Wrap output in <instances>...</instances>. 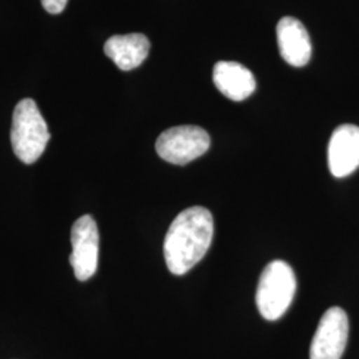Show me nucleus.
I'll return each mask as SVG.
<instances>
[{
	"mask_svg": "<svg viewBox=\"0 0 359 359\" xmlns=\"http://www.w3.org/2000/svg\"><path fill=\"white\" fill-rule=\"evenodd\" d=\"M213 233V217L206 208L192 206L181 212L170 224L164 241L169 271L182 276L194 268L210 248Z\"/></svg>",
	"mask_w": 359,
	"mask_h": 359,
	"instance_id": "f257e3e1",
	"label": "nucleus"
},
{
	"mask_svg": "<svg viewBox=\"0 0 359 359\" xmlns=\"http://www.w3.org/2000/svg\"><path fill=\"white\" fill-rule=\"evenodd\" d=\"M297 292V278L289 264L271 261L262 271L257 286L256 304L268 321H277L290 308Z\"/></svg>",
	"mask_w": 359,
	"mask_h": 359,
	"instance_id": "f03ea898",
	"label": "nucleus"
},
{
	"mask_svg": "<svg viewBox=\"0 0 359 359\" xmlns=\"http://www.w3.org/2000/svg\"><path fill=\"white\" fill-rule=\"evenodd\" d=\"M51 139L46 120L32 99L18 103L13 111L11 142L16 157L25 164H34L44 154Z\"/></svg>",
	"mask_w": 359,
	"mask_h": 359,
	"instance_id": "7ed1b4c3",
	"label": "nucleus"
},
{
	"mask_svg": "<svg viewBox=\"0 0 359 359\" xmlns=\"http://www.w3.org/2000/svg\"><path fill=\"white\" fill-rule=\"evenodd\" d=\"M210 137L205 129L196 126H180L163 132L157 142V154L170 164L185 165L205 154Z\"/></svg>",
	"mask_w": 359,
	"mask_h": 359,
	"instance_id": "20e7f679",
	"label": "nucleus"
},
{
	"mask_svg": "<svg viewBox=\"0 0 359 359\" xmlns=\"http://www.w3.org/2000/svg\"><path fill=\"white\" fill-rule=\"evenodd\" d=\"M348 318L345 310L330 308L322 316L311 341L310 359H341L346 348Z\"/></svg>",
	"mask_w": 359,
	"mask_h": 359,
	"instance_id": "39448f33",
	"label": "nucleus"
},
{
	"mask_svg": "<svg viewBox=\"0 0 359 359\" xmlns=\"http://www.w3.org/2000/svg\"><path fill=\"white\" fill-rule=\"evenodd\" d=\"M72 255L69 262L79 281H87L97 270L99 231L96 221L86 215L79 218L71 231Z\"/></svg>",
	"mask_w": 359,
	"mask_h": 359,
	"instance_id": "423d86ee",
	"label": "nucleus"
},
{
	"mask_svg": "<svg viewBox=\"0 0 359 359\" xmlns=\"http://www.w3.org/2000/svg\"><path fill=\"white\" fill-rule=\"evenodd\" d=\"M327 163L334 177L342 179L359 168V127L344 124L335 129L329 142Z\"/></svg>",
	"mask_w": 359,
	"mask_h": 359,
	"instance_id": "0eeeda50",
	"label": "nucleus"
},
{
	"mask_svg": "<svg viewBox=\"0 0 359 359\" xmlns=\"http://www.w3.org/2000/svg\"><path fill=\"white\" fill-rule=\"evenodd\" d=\"M277 43L287 65L304 67L311 57V41L305 26L295 18L285 16L277 25Z\"/></svg>",
	"mask_w": 359,
	"mask_h": 359,
	"instance_id": "6e6552de",
	"label": "nucleus"
},
{
	"mask_svg": "<svg viewBox=\"0 0 359 359\" xmlns=\"http://www.w3.org/2000/svg\"><path fill=\"white\" fill-rule=\"evenodd\" d=\"M217 90L233 102H243L256 90V79L250 69L237 62H218L213 68Z\"/></svg>",
	"mask_w": 359,
	"mask_h": 359,
	"instance_id": "1a4fd4ad",
	"label": "nucleus"
},
{
	"mask_svg": "<svg viewBox=\"0 0 359 359\" xmlns=\"http://www.w3.org/2000/svg\"><path fill=\"white\" fill-rule=\"evenodd\" d=\"M151 43L142 34L116 35L104 44L105 55L121 71H132L144 63L149 55Z\"/></svg>",
	"mask_w": 359,
	"mask_h": 359,
	"instance_id": "9d476101",
	"label": "nucleus"
},
{
	"mask_svg": "<svg viewBox=\"0 0 359 359\" xmlns=\"http://www.w3.org/2000/svg\"><path fill=\"white\" fill-rule=\"evenodd\" d=\"M67 1L68 0H41V4L50 13H60L65 11Z\"/></svg>",
	"mask_w": 359,
	"mask_h": 359,
	"instance_id": "9b49d317",
	"label": "nucleus"
}]
</instances>
